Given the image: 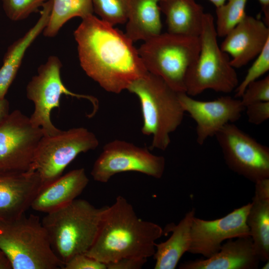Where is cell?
I'll return each instance as SVG.
<instances>
[{
	"mask_svg": "<svg viewBox=\"0 0 269 269\" xmlns=\"http://www.w3.org/2000/svg\"><path fill=\"white\" fill-rule=\"evenodd\" d=\"M178 96L184 111L196 123V141L200 145L226 124L238 121L245 110L240 99L230 96L208 101L195 100L185 92L178 93Z\"/></svg>",
	"mask_w": 269,
	"mask_h": 269,
	"instance_id": "5bb4252c",
	"label": "cell"
},
{
	"mask_svg": "<svg viewBox=\"0 0 269 269\" xmlns=\"http://www.w3.org/2000/svg\"><path fill=\"white\" fill-rule=\"evenodd\" d=\"M229 239L210 258L181 264L180 269H257L260 260L251 236Z\"/></svg>",
	"mask_w": 269,
	"mask_h": 269,
	"instance_id": "e0dca14e",
	"label": "cell"
},
{
	"mask_svg": "<svg viewBox=\"0 0 269 269\" xmlns=\"http://www.w3.org/2000/svg\"><path fill=\"white\" fill-rule=\"evenodd\" d=\"M147 259L125 258L106 264L107 269H139L147 262Z\"/></svg>",
	"mask_w": 269,
	"mask_h": 269,
	"instance_id": "1f68e13d",
	"label": "cell"
},
{
	"mask_svg": "<svg viewBox=\"0 0 269 269\" xmlns=\"http://www.w3.org/2000/svg\"><path fill=\"white\" fill-rule=\"evenodd\" d=\"M248 0H226L224 4L216 7L215 26L218 36L225 37L247 15Z\"/></svg>",
	"mask_w": 269,
	"mask_h": 269,
	"instance_id": "d4e9b609",
	"label": "cell"
},
{
	"mask_svg": "<svg viewBox=\"0 0 269 269\" xmlns=\"http://www.w3.org/2000/svg\"><path fill=\"white\" fill-rule=\"evenodd\" d=\"M139 99L143 119L142 133L151 135L150 148L165 150L170 134L182 123L185 112L175 91L160 77L148 72L127 89Z\"/></svg>",
	"mask_w": 269,
	"mask_h": 269,
	"instance_id": "277c9868",
	"label": "cell"
},
{
	"mask_svg": "<svg viewBox=\"0 0 269 269\" xmlns=\"http://www.w3.org/2000/svg\"><path fill=\"white\" fill-rule=\"evenodd\" d=\"M0 249L10 260L12 269H63L41 220L35 215L0 221Z\"/></svg>",
	"mask_w": 269,
	"mask_h": 269,
	"instance_id": "5b68a950",
	"label": "cell"
},
{
	"mask_svg": "<svg viewBox=\"0 0 269 269\" xmlns=\"http://www.w3.org/2000/svg\"><path fill=\"white\" fill-rule=\"evenodd\" d=\"M48 0H1L3 10L12 21L26 18Z\"/></svg>",
	"mask_w": 269,
	"mask_h": 269,
	"instance_id": "83f0119b",
	"label": "cell"
},
{
	"mask_svg": "<svg viewBox=\"0 0 269 269\" xmlns=\"http://www.w3.org/2000/svg\"><path fill=\"white\" fill-rule=\"evenodd\" d=\"M241 98L245 107L257 102L269 101V75L250 83Z\"/></svg>",
	"mask_w": 269,
	"mask_h": 269,
	"instance_id": "f1b7e54d",
	"label": "cell"
},
{
	"mask_svg": "<svg viewBox=\"0 0 269 269\" xmlns=\"http://www.w3.org/2000/svg\"><path fill=\"white\" fill-rule=\"evenodd\" d=\"M88 182L83 168L72 170L42 187L33 200L31 208L46 214L60 209L76 199Z\"/></svg>",
	"mask_w": 269,
	"mask_h": 269,
	"instance_id": "ac0fdd59",
	"label": "cell"
},
{
	"mask_svg": "<svg viewBox=\"0 0 269 269\" xmlns=\"http://www.w3.org/2000/svg\"><path fill=\"white\" fill-rule=\"evenodd\" d=\"M99 144L96 135L83 127L61 131L54 135H43L37 145L33 165L42 187L61 176L80 153L94 150Z\"/></svg>",
	"mask_w": 269,
	"mask_h": 269,
	"instance_id": "ba28073f",
	"label": "cell"
},
{
	"mask_svg": "<svg viewBox=\"0 0 269 269\" xmlns=\"http://www.w3.org/2000/svg\"><path fill=\"white\" fill-rule=\"evenodd\" d=\"M200 49L196 60L188 69L185 80V93L191 97L206 90L229 93L239 80L229 55L223 51L217 40L213 16L205 13L200 36Z\"/></svg>",
	"mask_w": 269,
	"mask_h": 269,
	"instance_id": "8992f818",
	"label": "cell"
},
{
	"mask_svg": "<svg viewBox=\"0 0 269 269\" xmlns=\"http://www.w3.org/2000/svg\"><path fill=\"white\" fill-rule=\"evenodd\" d=\"M9 103L6 98L0 99V122L9 114Z\"/></svg>",
	"mask_w": 269,
	"mask_h": 269,
	"instance_id": "d6a6232c",
	"label": "cell"
},
{
	"mask_svg": "<svg viewBox=\"0 0 269 269\" xmlns=\"http://www.w3.org/2000/svg\"><path fill=\"white\" fill-rule=\"evenodd\" d=\"M195 210L188 212L178 224L169 227L172 235L166 241L155 244V269H174L190 245V229Z\"/></svg>",
	"mask_w": 269,
	"mask_h": 269,
	"instance_id": "603a6c76",
	"label": "cell"
},
{
	"mask_svg": "<svg viewBox=\"0 0 269 269\" xmlns=\"http://www.w3.org/2000/svg\"><path fill=\"white\" fill-rule=\"evenodd\" d=\"M200 49L199 37L169 32L144 41L137 49L147 71L159 76L175 91L185 92V80Z\"/></svg>",
	"mask_w": 269,
	"mask_h": 269,
	"instance_id": "52a82bcc",
	"label": "cell"
},
{
	"mask_svg": "<svg viewBox=\"0 0 269 269\" xmlns=\"http://www.w3.org/2000/svg\"><path fill=\"white\" fill-rule=\"evenodd\" d=\"M163 233L158 224L143 220L122 196L105 210L97 238L86 254L105 264L125 258L147 259Z\"/></svg>",
	"mask_w": 269,
	"mask_h": 269,
	"instance_id": "7a4b0ae2",
	"label": "cell"
},
{
	"mask_svg": "<svg viewBox=\"0 0 269 269\" xmlns=\"http://www.w3.org/2000/svg\"><path fill=\"white\" fill-rule=\"evenodd\" d=\"M52 8L51 0L42 6L40 16L36 23L21 37L7 48L0 68V99L5 98L8 90L15 78L27 49L44 30L49 21Z\"/></svg>",
	"mask_w": 269,
	"mask_h": 269,
	"instance_id": "ffe728a7",
	"label": "cell"
},
{
	"mask_svg": "<svg viewBox=\"0 0 269 269\" xmlns=\"http://www.w3.org/2000/svg\"><path fill=\"white\" fill-rule=\"evenodd\" d=\"M43 133L16 110L0 122V175L34 171L35 151Z\"/></svg>",
	"mask_w": 269,
	"mask_h": 269,
	"instance_id": "30bf717a",
	"label": "cell"
},
{
	"mask_svg": "<svg viewBox=\"0 0 269 269\" xmlns=\"http://www.w3.org/2000/svg\"><path fill=\"white\" fill-rule=\"evenodd\" d=\"M251 203L213 220L193 218L188 252L208 258L217 253L226 240L250 236L246 220Z\"/></svg>",
	"mask_w": 269,
	"mask_h": 269,
	"instance_id": "4fadbf2b",
	"label": "cell"
},
{
	"mask_svg": "<svg viewBox=\"0 0 269 269\" xmlns=\"http://www.w3.org/2000/svg\"><path fill=\"white\" fill-rule=\"evenodd\" d=\"M41 187L35 171L0 175V221L15 219L25 214Z\"/></svg>",
	"mask_w": 269,
	"mask_h": 269,
	"instance_id": "2e32d148",
	"label": "cell"
},
{
	"mask_svg": "<svg viewBox=\"0 0 269 269\" xmlns=\"http://www.w3.org/2000/svg\"><path fill=\"white\" fill-rule=\"evenodd\" d=\"M61 67L57 57L50 56L46 63L39 67L37 74L26 87V96L34 105L30 121L34 126L41 129L44 136L54 135L62 131L52 124L50 115L52 109L59 108L63 94L89 100L93 105L94 113L98 108V100L93 96L76 94L66 87L61 78Z\"/></svg>",
	"mask_w": 269,
	"mask_h": 269,
	"instance_id": "9c48e42d",
	"label": "cell"
},
{
	"mask_svg": "<svg viewBox=\"0 0 269 269\" xmlns=\"http://www.w3.org/2000/svg\"><path fill=\"white\" fill-rule=\"evenodd\" d=\"M248 122L259 125L269 118V101L259 102L250 104L245 107Z\"/></svg>",
	"mask_w": 269,
	"mask_h": 269,
	"instance_id": "4dcf8cb0",
	"label": "cell"
},
{
	"mask_svg": "<svg viewBox=\"0 0 269 269\" xmlns=\"http://www.w3.org/2000/svg\"><path fill=\"white\" fill-rule=\"evenodd\" d=\"M64 269H107L106 264L86 254L75 255L63 266Z\"/></svg>",
	"mask_w": 269,
	"mask_h": 269,
	"instance_id": "f546056e",
	"label": "cell"
},
{
	"mask_svg": "<svg viewBox=\"0 0 269 269\" xmlns=\"http://www.w3.org/2000/svg\"><path fill=\"white\" fill-rule=\"evenodd\" d=\"M269 70V40L248 69L243 81L235 90V98H241L248 85Z\"/></svg>",
	"mask_w": 269,
	"mask_h": 269,
	"instance_id": "4316f807",
	"label": "cell"
},
{
	"mask_svg": "<svg viewBox=\"0 0 269 269\" xmlns=\"http://www.w3.org/2000/svg\"><path fill=\"white\" fill-rule=\"evenodd\" d=\"M264 266H263V269H269V260L266 262Z\"/></svg>",
	"mask_w": 269,
	"mask_h": 269,
	"instance_id": "8d00e7d4",
	"label": "cell"
},
{
	"mask_svg": "<svg viewBox=\"0 0 269 269\" xmlns=\"http://www.w3.org/2000/svg\"><path fill=\"white\" fill-rule=\"evenodd\" d=\"M228 167L255 183L269 178V148L234 123L225 125L215 135Z\"/></svg>",
	"mask_w": 269,
	"mask_h": 269,
	"instance_id": "8fae6325",
	"label": "cell"
},
{
	"mask_svg": "<svg viewBox=\"0 0 269 269\" xmlns=\"http://www.w3.org/2000/svg\"><path fill=\"white\" fill-rule=\"evenodd\" d=\"M0 269H12L10 260L1 249H0Z\"/></svg>",
	"mask_w": 269,
	"mask_h": 269,
	"instance_id": "e575fe53",
	"label": "cell"
},
{
	"mask_svg": "<svg viewBox=\"0 0 269 269\" xmlns=\"http://www.w3.org/2000/svg\"><path fill=\"white\" fill-rule=\"evenodd\" d=\"M159 0H128L126 36L133 42L161 33Z\"/></svg>",
	"mask_w": 269,
	"mask_h": 269,
	"instance_id": "7402d4cb",
	"label": "cell"
},
{
	"mask_svg": "<svg viewBox=\"0 0 269 269\" xmlns=\"http://www.w3.org/2000/svg\"><path fill=\"white\" fill-rule=\"evenodd\" d=\"M260 2L262 10L263 12L264 21L267 25H269V0H258Z\"/></svg>",
	"mask_w": 269,
	"mask_h": 269,
	"instance_id": "836d02e7",
	"label": "cell"
},
{
	"mask_svg": "<svg viewBox=\"0 0 269 269\" xmlns=\"http://www.w3.org/2000/svg\"><path fill=\"white\" fill-rule=\"evenodd\" d=\"M165 166L163 156L154 155L132 142L115 139L104 146L91 174L94 180L101 183L108 182L117 173L128 171L159 179L163 176Z\"/></svg>",
	"mask_w": 269,
	"mask_h": 269,
	"instance_id": "7c38bea8",
	"label": "cell"
},
{
	"mask_svg": "<svg viewBox=\"0 0 269 269\" xmlns=\"http://www.w3.org/2000/svg\"><path fill=\"white\" fill-rule=\"evenodd\" d=\"M246 222L261 261L269 260V178L257 181Z\"/></svg>",
	"mask_w": 269,
	"mask_h": 269,
	"instance_id": "d6986e66",
	"label": "cell"
},
{
	"mask_svg": "<svg viewBox=\"0 0 269 269\" xmlns=\"http://www.w3.org/2000/svg\"><path fill=\"white\" fill-rule=\"evenodd\" d=\"M212 2L216 7H219L224 4L226 0H208Z\"/></svg>",
	"mask_w": 269,
	"mask_h": 269,
	"instance_id": "d590c367",
	"label": "cell"
},
{
	"mask_svg": "<svg viewBox=\"0 0 269 269\" xmlns=\"http://www.w3.org/2000/svg\"><path fill=\"white\" fill-rule=\"evenodd\" d=\"M106 207L97 208L86 200L76 199L43 218L41 222L52 250L63 267L75 255L86 254L91 249Z\"/></svg>",
	"mask_w": 269,
	"mask_h": 269,
	"instance_id": "3957f363",
	"label": "cell"
},
{
	"mask_svg": "<svg viewBox=\"0 0 269 269\" xmlns=\"http://www.w3.org/2000/svg\"><path fill=\"white\" fill-rule=\"evenodd\" d=\"M159 5L165 15L168 32L200 36L205 12L203 7L195 0H159Z\"/></svg>",
	"mask_w": 269,
	"mask_h": 269,
	"instance_id": "44dd1931",
	"label": "cell"
},
{
	"mask_svg": "<svg viewBox=\"0 0 269 269\" xmlns=\"http://www.w3.org/2000/svg\"><path fill=\"white\" fill-rule=\"evenodd\" d=\"M269 40V26L263 20L247 15L227 33L220 46L232 57L230 63L236 69L256 57Z\"/></svg>",
	"mask_w": 269,
	"mask_h": 269,
	"instance_id": "9a60e30c",
	"label": "cell"
},
{
	"mask_svg": "<svg viewBox=\"0 0 269 269\" xmlns=\"http://www.w3.org/2000/svg\"><path fill=\"white\" fill-rule=\"evenodd\" d=\"M93 11L100 19L114 26L127 22L128 0H92Z\"/></svg>",
	"mask_w": 269,
	"mask_h": 269,
	"instance_id": "484cf974",
	"label": "cell"
},
{
	"mask_svg": "<svg viewBox=\"0 0 269 269\" xmlns=\"http://www.w3.org/2000/svg\"><path fill=\"white\" fill-rule=\"evenodd\" d=\"M52 8L48 23L43 34L53 37L69 20L75 17L82 18L93 14L92 0H51Z\"/></svg>",
	"mask_w": 269,
	"mask_h": 269,
	"instance_id": "cb8c5ba5",
	"label": "cell"
},
{
	"mask_svg": "<svg viewBox=\"0 0 269 269\" xmlns=\"http://www.w3.org/2000/svg\"><path fill=\"white\" fill-rule=\"evenodd\" d=\"M74 32L80 65L105 91L119 94L148 71L133 42L93 14Z\"/></svg>",
	"mask_w": 269,
	"mask_h": 269,
	"instance_id": "6da1fadb",
	"label": "cell"
}]
</instances>
